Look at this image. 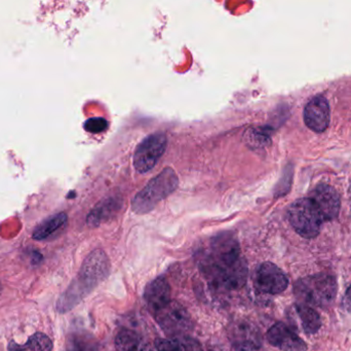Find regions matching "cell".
I'll return each instance as SVG.
<instances>
[{
	"label": "cell",
	"mask_w": 351,
	"mask_h": 351,
	"mask_svg": "<svg viewBox=\"0 0 351 351\" xmlns=\"http://www.w3.org/2000/svg\"><path fill=\"white\" fill-rule=\"evenodd\" d=\"M204 274L212 284L226 290H239L247 282V265L235 237L223 233L213 239Z\"/></svg>",
	"instance_id": "obj_1"
},
{
	"label": "cell",
	"mask_w": 351,
	"mask_h": 351,
	"mask_svg": "<svg viewBox=\"0 0 351 351\" xmlns=\"http://www.w3.org/2000/svg\"><path fill=\"white\" fill-rule=\"evenodd\" d=\"M110 273V261L102 249L92 251L82 263L78 278L70 284L58 302L60 313H67L102 284Z\"/></svg>",
	"instance_id": "obj_2"
},
{
	"label": "cell",
	"mask_w": 351,
	"mask_h": 351,
	"mask_svg": "<svg viewBox=\"0 0 351 351\" xmlns=\"http://www.w3.org/2000/svg\"><path fill=\"white\" fill-rule=\"evenodd\" d=\"M294 292L300 304L327 307L335 299L337 282L333 276L328 274L307 276L296 282Z\"/></svg>",
	"instance_id": "obj_3"
},
{
	"label": "cell",
	"mask_w": 351,
	"mask_h": 351,
	"mask_svg": "<svg viewBox=\"0 0 351 351\" xmlns=\"http://www.w3.org/2000/svg\"><path fill=\"white\" fill-rule=\"evenodd\" d=\"M179 185V179L172 168H165L160 174L136 195L132 202V210L138 214L152 212L165 198L174 193Z\"/></svg>",
	"instance_id": "obj_4"
},
{
	"label": "cell",
	"mask_w": 351,
	"mask_h": 351,
	"mask_svg": "<svg viewBox=\"0 0 351 351\" xmlns=\"http://www.w3.org/2000/svg\"><path fill=\"white\" fill-rule=\"evenodd\" d=\"M288 216L293 228L304 238H315L319 234L324 220L309 198L295 201L289 208Z\"/></svg>",
	"instance_id": "obj_5"
},
{
	"label": "cell",
	"mask_w": 351,
	"mask_h": 351,
	"mask_svg": "<svg viewBox=\"0 0 351 351\" xmlns=\"http://www.w3.org/2000/svg\"><path fill=\"white\" fill-rule=\"evenodd\" d=\"M162 331L172 338L184 337L191 329V319L188 311L177 301H171L166 307L154 315Z\"/></svg>",
	"instance_id": "obj_6"
},
{
	"label": "cell",
	"mask_w": 351,
	"mask_h": 351,
	"mask_svg": "<svg viewBox=\"0 0 351 351\" xmlns=\"http://www.w3.org/2000/svg\"><path fill=\"white\" fill-rule=\"evenodd\" d=\"M167 139L165 133H154L148 136L137 146L134 154V166L139 173H146L154 168L156 163L166 152Z\"/></svg>",
	"instance_id": "obj_7"
},
{
	"label": "cell",
	"mask_w": 351,
	"mask_h": 351,
	"mask_svg": "<svg viewBox=\"0 0 351 351\" xmlns=\"http://www.w3.org/2000/svg\"><path fill=\"white\" fill-rule=\"evenodd\" d=\"M256 284L266 294H280L288 288L289 280L280 268L270 262L261 264L256 272Z\"/></svg>",
	"instance_id": "obj_8"
},
{
	"label": "cell",
	"mask_w": 351,
	"mask_h": 351,
	"mask_svg": "<svg viewBox=\"0 0 351 351\" xmlns=\"http://www.w3.org/2000/svg\"><path fill=\"white\" fill-rule=\"evenodd\" d=\"M309 199L319 210L324 222L337 218L340 212V196L333 187L319 185L313 190Z\"/></svg>",
	"instance_id": "obj_9"
},
{
	"label": "cell",
	"mask_w": 351,
	"mask_h": 351,
	"mask_svg": "<svg viewBox=\"0 0 351 351\" xmlns=\"http://www.w3.org/2000/svg\"><path fill=\"white\" fill-rule=\"evenodd\" d=\"M330 105L324 96L311 99L304 109V122L307 127L317 133H323L329 127Z\"/></svg>",
	"instance_id": "obj_10"
},
{
	"label": "cell",
	"mask_w": 351,
	"mask_h": 351,
	"mask_svg": "<svg viewBox=\"0 0 351 351\" xmlns=\"http://www.w3.org/2000/svg\"><path fill=\"white\" fill-rule=\"evenodd\" d=\"M267 340L272 346L282 351H306L305 342L288 326L278 323L267 332Z\"/></svg>",
	"instance_id": "obj_11"
},
{
	"label": "cell",
	"mask_w": 351,
	"mask_h": 351,
	"mask_svg": "<svg viewBox=\"0 0 351 351\" xmlns=\"http://www.w3.org/2000/svg\"><path fill=\"white\" fill-rule=\"evenodd\" d=\"M146 304L154 315L171 302V286L165 278H158L146 286L144 292Z\"/></svg>",
	"instance_id": "obj_12"
},
{
	"label": "cell",
	"mask_w": 351,
	"mask_h": 351,
	"mask_svg": "<svg viewBox=\"0 0 351 351\" xmlns=\"http://www.w3.org/2000/svg\"><path fill=\"white\" fill-rule=\"evenodd\" d=\"M232 343L237 351H257L261 348V339L255 328L239 325L232 332Z\"/></svg>",
	"instance_id": "obj_13"
},
{
	"label": "cell",
	"mask_w": 351,
	"mask_h": 351,
	"mask_svg": "<svg viewBox=\"0 0 351 351\" xmlns=\"http://www.w3.org/2000/svg\"><path fill=\"white\" fill-rule=\"evenodd\" d=\"M117 351H154L152 346L136 332L123 329L115 337Z\"/></svg>",
	"instance_id": "obj_14"
},
{
	"label": "cell",
	"mask_w": 351,
	"mask_h": 351,
	"mask_svg": "<svg viewBox=\"0 0 351 351\" xmlns=\"http://www.w3.org/2000/svg\"><path fill=\"white\" fill-rule=\"evenodd\" d=\"M119 210V200L112 199V198L104 200L90 212L86 218V223L92 228H96L105 220H109L111 216H114Z\"/></svg>",
	"instance_id": "obj_15"
},
{
	"label": "cell",
	"mask_w": 351,
	"mask_h": 351,
	"mask_svg": "<svg viewBox=\"0 0 351 351\" xmlns=\"http://www.w3.org/2000/svg\"><path fill=\"white\" fill-rule=\"evenodd\" d=\"M67 220L68 216L65 212H60V214L51 216L37 226L33 232L32 238L34 240H45V239L49 238L53 233L61 230L67 224Z\"/></svg>",
	"instance_id": "obj_16"
},
{
	"label": "cell",
	"mask_w": 351,
	"mask_h": 351,
	"mask_svg": "<svg viewBox=\"0 0 351 351\" xmlns=\"http://www.w3.org/2000/svg\"><path fill=\"white\" fill-rule=\"evenodd\" d=\"M295 313L300 321L303 331L306 334H315L321 328V317L315 309L307 305L298 304L295 306Z\"/></svg>",
	"instance_id": "obj_17"
},
{
	"label": "cell",
	"mask_w": 351,
	"mask_h": 351,
	"mask_svg": "<svg viewBox=\"0 0 351 351\" xmlns=\"http://www.w3.org/2000/svg\"><path fill=\"white\" fill-rule=\"evenodd\" d=\"M156 348L158 351H199V344L191 338L181 337L174 339L156 340Z\"/></svg>",
	"instance_id": "obj_18"
},
{
	"label": "cell",
	"mask_w": 351,
	"mask_h": 351,
	"mask_svg": "<svg viewBox=\"0 0 351 351\" xmlns=\"http://www.w3.org/2000/svg\"><path fill=\"white\" fill-rule=\"evenodd\" d=\"M26 348L31 351H51L53 344L47 335L43 333H36L29 338Z\"/></svg>",
	"instance_id": "obj_19"
},
{
	"label": "cell",
	"mask_w": 351,
	"mask_h": 351,
	"mask_svg": "<svg viewBox=\"0 0 351 351\" xmlns=\"http://www.w3.org/2000/svg\"><path fill=\"white\" fill-rule=\"evenodd\" d=\"M245 135L247 136V142L251 146H265L270 140L269 136L260 129L249 130Z\"/></svg>",
	"instance_id": "obj_20"
},
{
	"label": "cell",
	"mask_w": 351,
	"mask_h": 351,
	"mask_svg": "<svg viewBox=\"0 0 351 351\" xmlns=\"http://www.w3.org/2000/svg\"><path fill=\"white\" fill-rule=\"evenodd\" d=\"M108 128V122L103 117H92L84 123V129L90 133H101Z\"/></svg>",
	"instance_id": "obj_21"
},
{
	"label": "cell",
	"mask_w": 351,
	"mask_h": 351,
	"mask_svg": "<svg viewBox=\"0 0 351 351\" xmlns=\"http://www.w3.org/2000/svg\"><path fill=\"white\" fill-rule=\"evenodd\" d=\"M67 351H96V348L86 338L75 337L70 341Z\"/></svg>",
	"instance_id": "obj_22"
},
{
	"label": "cell",
	"mask_w": 351,
	"mask_h": 351,
	"mask_svg": "<svg viewBox=\"0 0 351 351\" xmlns=\"http://www.w3.org/2000/svg\"><path fill=\"white\" fill-rule=\"evenodd\" d=\"M343 305L346 310L351 313V286L346 291V294L343 299Z\"/></svg>",
	"instance_id": "obj_23"
},
{
	"label": "cell",
	"mask_w": 351,
	"mask_h": 351,
	"mask_svg": "<svg viewBox=\"0 0 351 351\" xmlns=\"http://www.w3.org/2000/svg\"><path fill=\"white\" fill-rule=\"evenodd\" d=\"M8 351H26V346H22L16 343V342L12 341L8 346Z\"/></svg>",
	"instance_id": "obj_24"
}]
</instances>
